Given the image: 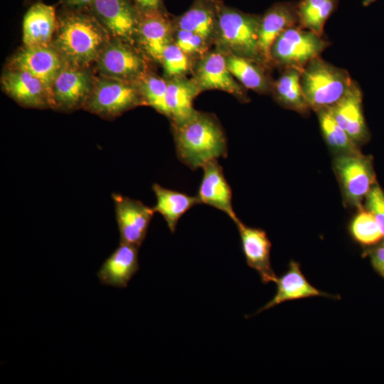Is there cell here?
I'll list each match as a JSON object with an SVG mask.
<instances>
[{
    "label": "cell",
    "mask_w": 384,
    "mask_h": 384,
    "mask_svg": "<svg viewBox=\"0 0 384 384\" xmlns=\"http://www.w3.org/2000/svg\"><path fill=\"white\" fill-rule=\"evenodd\" d=\"M371 261L375 270L384 277V245L373 252Z\"/></svg>",
    "instance_id": "obj_36"
},
{
    "label": "cell",
    "mask_w": 384,
    "mask_h": 384,
    "mask_svg": "<svg viewBox=\"0 0 384 384\" xmlns=\"http://www.w3.org/2000/svg\"><path fill=\"white\" fill-rule=\"evenodd\" d=\"M367 210L374 216L384 236V193L374 184L366 196Z\"/></svg>",
    "instance_id": "obj_34"
},
{
    "label": "cell",
    "mask_w": 384,
    "mask_h": 384,
    "mask_svg": "<svg viewBox=\"0 0 384 384\" xmlns=\"http://www.w3.org/2000/svg\"><path fill=\"white\" fill-rule=\"evenodd\" d=\"M239 231L247 265L260 275L263 283L275 282L277 278L270 263L271 242L266 233L247 226L239 218L234 222Z\"/></svg>",
    "instance_id": "obj_18"
},
{
    "label": "cell",
    "mask_w": 384,
    "mask_h": 384,
    "mask_svg": "<svg viewBox=\"0 0 384 384\" xmlns=\"http://www.w3.org/2000/svg\"><path fill=\"white\" fill-rule=\"evenodd\" d=\"M193 80L202 92L218 90L226 92L242 102L250 100L245 87L230 72L225 54L215 48L198 59L193 66Z\"/></svg>",
    "instance_id": "obj_11"
},
{
    "label": "cell",
    "mask_w": 384,
    "mask_h": 384,
    "mask_svg": "<svg viewBox=\"0 0 384 384\" xmlns=\"http://www.w3.org/2000/svg\"><path fill=\"white\" fill-rule=\"evenodd\" d=\"M174 42L191 59L197 60L209 51L210 44L195 33L176 28H174Z\"/></svg>",
    "instance_id": "obj_33"
},
{
    "label": "cell",
    "mask_w": 384,
    "mask_h": 384,
    "mask_svg": "<svg viewBox=\"0 0 384 384\" xmlns=\"http://www.w3.org/2000/svg\"><path fill=\"white\" fill-rule=\"evenodd\" d=\"M138 250L139 247L136 245L120 242L97 272L100 283L126 287L139 268Z\"/></svg>",
    "instance_id": "obj_20"
},
{
    "label": "cell",
    "mask_w": 384,
    "mask_h": 384,
    "mask_svg": "<svg viewBox=\"0 0 384 384\" xmlns=\"http://www.w3.org/2000/svg\"><path fill=\"white\" fill-rule=\"evenodd\" d=\"M329 46L330 43L324 37L312 31L298 25L291 26L284 31L272 46V66L302 70L311 60L321 56Z\"/></svg>",
    "instance_id": "obj_6"
},
{
    "label": "cell",
    "mask_w": 384,
    "mask_h": 384,
    "mask_svg": "<svg viewBox=\"0 0 384 384\" xmlns=\"http://www.w3.org/2000/svg\"><path fill=\"white\" fill-rule=\"evenodd\" d=\"M152 190L156 198L153 209L164 217L171 233L175 232L182 215L193 206L201 203L197 196L168 189L158 183L153 184Z\"/></svg>",
    "instance_id": "obj_27"
},
{
    "label": "cell",
    "mask_w": 384,
    "mask_h": 384,
    "mask_svg": "<svg viewBox=\"0 0 384 384\" xmlns=\"http://www.w3.org/2000/svg\"><path fill=\"white\" fill-rule=\"evenodd\" d=\"M225 58L228 70L242 86L260 94L270 92L272 81L267 67L257 60L234 54H225Z\"/></svg>",
    "instance_id": "obj_26"
},
{
    "label": "cell",
    "mask_w": 384,
    "mask_h": 384,
    "mask_svg": "<svg viewBox=\"0 0 384 384\" xmlns=\"http://www.w3.org/2000/svg\"><path fill=\"white\" fill-rule=\"evenodd\" d=\"M281 75L272 81L270 92L282 107L299 114H306L311 110L304 95L300 77L302 70L289 68L282 69Z\"/></svg>",
    "instance_id": "obj_25"
},
{
    "label": "cell",
    "mask_w": 384,
    "mask_h": 384,
    "mask_svg": "<svg viewBox=\"0 0 384 384\" xmlns=\"http://www.w3.org/2000/svg\"><path fill=\"white\" fill-rule=\"evenodd\" d=\"M172 21L174 28L195 33L210 43H213L217 28L215 3L194 0L185 13Z\"/></svg>",
    "instance_id": "obj_23"
},
{
    "label": "cell",
    "mask_w": 384,
    "mask_h": 384,
    "mask_svg": "<svg viewBox=\"0 0 384 384\" xmlns=\"http://www.w3.org/2000/svg\"><path fill=\"white\" fill-rule=\"evenodd\" d=\"M215 9L217 28L213 43L216 48L225 54H234L262 63L258 52L261 16L244 13L224 5L221 1L215 3Z\"/></svg>",
    "instance_id": "obj_3"
},
{
    "label": "cell",
    "mask_w": 384,
    "mask_h": 384,
    "mask_svg": "<svg viewBox=\"0 0 384 384\" xmlns=\"http://www.w3.org/2000/svg\"><path fill=\"white\" fill-rule=\"evenodd\" d=\"M144 100L149 105L166 116V95L167 79L149 71L136 82Z\"/></svg>",
    "instance_id": "obj_30"
},
{
    "label": "cell",
    "mask_w": 384,
    "mask_h": 384,
    "mask_svg": "<svg viewBox=\"0 0 384 384\" xmlns=\"http://www.w3.org/2000/svg\"><path fill=\"white\" fill-rule=\"evenodd\" d=\"M298 25L297 2H277L261 16L258 30V52L261 63L272 66L270 50L276 38L288 28Z\"/></svg>",
    "instance_id": "obj_15"
},
{
    "label": "cell",
    "mask_w": 384,
    "mask_h": 384,
    "mask_svg": "<svg viewBox=\"0 0 384 384\" xmlns=\"http://www.w3.org/2000/svg\"><path fill=\"white\" fill-rule=\"evenodd\" d=\"M202 169L203 178L196 196L200 203L222 210L233 222L236 221L238 218L232 205V190L225 179L222 166L218 160H212Z\"/></svg>",
    "instance_id": "obj_19"
},
{
    "label": "cell",
    "mask_w": 384,
    "mask_h": 384,
    "mask_svg": "<svg viewBox=\"0 0 384 384\" xmlns=\"http://www.w3.org/2000/svg\"><path fill=\"white\" fill-rule=\"evenodd\" d=\"M120 242L140 247L144 240L149 223L155 213L142 201L119 193L112 195Z\"/></svg>",
    "instance_id": "obj_14"
},
{
    "label": "cell",
    "mask_w": 384,
    "mask_h": 384,
    "mask_svg": "<svg viewBox=\"0 0 384 384\" xmlns=\"http://www.w3.org/2000/svg\"><path fill=\"white\" fill-rule=\"evenodd\" d=\"M2 90L18 104L30 108H52L50 91L46 85L31 73L9 68L1 77Z\"/></svg>",
    "instance_id": "obj_13"
},
{
    "label": "cell",
    "mask_w": 384,
    "mask_h": 384,
    "mask_svg": "<svg viewBox=\"0 0 384 384\" xmlns=\"http://www.w3.org/2000/svg\"><path fill=\"white\" fill-rule=\"evenodd\" d=\"M362 100L361 89L358 83L353 80L344 96L329 107L337 123L357 145L369 138Z\"/></svg>",
    "instance_id": "obj_17"
},
{
    "label": "cell",
    "mask_w": 384,
    "mask_h": 384,
    "mask_svg": "<svg viewBox=\"0 0 384 384\" xmlns=\"http://www.w3.org/2000/svg\"><path fill=\"white\" fill-rule=\"evenodd\" d=\"M63 62L51 44L34 47L23 46L9 59L7 67L31 73L46 85L51 95L53 82Z\"/></svg>",
    "instance_id": "obj_16"
},
{
    "label": "cell",
    "mask_w": 384,
    "mask_h": 384,
    "mask_svg": "<svg viewBox=\"0 0 384 384\" xmlns=\"http://www.w3.org/2000/svg\"><path fill=\"white\" fill-rule=\"evenodd\" d=\"M191 60L174 41L167 45L160 61L166 78L185 76L193 69Z\"/></svg>",
    "instance_id": "obj_32"
},
{
    "label": "cell",
    "mask_w": 384,
    "mask_h": 384,
    "mask_svg": "<svg viewBox=\"0 0 384 384\" xmlns=\"http://www.w3.org/2000/svg\"><path fill=\"white\" fill-rule=\"evenodd\" d=\"M166 79V117L171 120V124H180L196 111L193 107V102L201 91L193 78L181 76Z\"/></svg>",
    "instance_id": "obj_22"
},
{
    "label": "cell",
    "mask_w": 384,
    "mask_h": 384,
    "mask_svg": "<svg viewBox=\"0 0 384 384\" xmlns=\"http://www.w3.org/2000/svg\"><path fill=\"white\" fill-rule=\"evenodd\" d=\"M339 0H299L298 26L324 36V25L338 8Z\"/></svg>",
    "instance_id": "obj_28"
},
{
    "label": "cell",
    "mask_w": 384,
    "mask_h": 384,
    "mask_svg": "<svg viewBox=\"0 0 384 384\" xmlns=\"http://www.w3.org/2000/svg\"><path fill=\"white\" fill-rule=\"evenodd\" d=\"M178 159L193 170L228 154L225 132L212 114L196 111L184 122L171 124Z\"/></svg>",
    "instance_id": "obj_2"
},
{
    "label": "cell",
    "mask_w": 384,
    "mask_h": 384,
    "mask_svg": "<svg viewBox=\"0 0 384 384\" xmlns=\"http://www.w3.org/2000/svg\"><path fill=\"white\" fill-rule=\"evenodd\" d=\"M334 169L346 201L361 208L363 198L375 184L370 159L361 152L341 154L335 159Z\"/></svg>",
    "instance_id": "obj_10"
},
{
    "label": "cell",
    "mask_w": 384,
    "mask_h": 384,
    "mask_svg": "<svg viewBox=\"0 0 384 384\" xmlns=\"http://www.w3.org/2000/svg\"><path fill=\"white\" fill-rule=\"evenodd\" d=\"M56 28L57 13L55 7L41 2L33 4L23 17V46L50 45Z\"/></svg>",
    "instance_id": "obj_21"
},
{
    "label": "cell",
    "mask_w": 384,
    "mask_h": 384,
    "mask_svg": "<svg viewBox=\"0 0 384 384\" xmlns=\"http://www.w3.org/2000/svg\"><path fill=\"white\" fill-rule=\"evenodd\" d=\"M208 1L216 3V2L220 1V0H208Z\"/></svg>",
    "instance_id": "obj_39"
},
{
    "label": "cell",
    "mask_w": 384,
    "mask_h": 384,
    "mask_svg": "<svg viewBox=\"0 0 384 384\" xmlns=\"http://www.w3.org/2000/svg\"><path fill=\"white\" fill-rule=\"evenodd\" d=\"M353 238L363 245H373L383 237L374 216L368 210H361L351 225Z\"/></svg>",
    "instance_id": "obj_31"
},
{
    "label": "cell",
    "mask_w": 384,
    "mask_h": 384,
    "mask_svg": "<svg viewBox=\"0 0 384 384\" xmlns=\"http://www.w3.org/2000/svg\"><path fill=\"white\" fill-rule=\"evenodd\" d=\"M378 0H363L362 5L365 7L370 6L373 3L377 1Z\"/></svg>",
    "instance_id": "obj_38"
},
{
    "label": "cell",
    "mask_w": 384,
    "mask_h": 384,
    "mask_svg": "<svg viewBox=\"0 0 384 384\" xmlns=\"http://www.w3.org/2000/svg\"><path fill=\"white\" fill-rule=\"evenodd\" d=\"M139 12L164 9L162 0H130Z\"/></svg>",
    "instance_id": "obj_35"
},
{
    "label": "cell",
    "mask_w": 384,
    "mask_h": 384,
    "mask_svg": "<svg viewBox=\"0 0 384 384\" xmlns=\"http://www.w3.org/2000/svg\"><path fill=\"white\" fill-rule=\"evenodd\" d=\"M146 58L137 46L111 38L94 64L99 75L136 82L149 71Z\"/></svg>",
    "instance_id": "obj_7"
},
{
    "label": "cell",
    "mask_w": 384,
    "mask_h": 384,
    "mask_svg": "<svg viewBox=\"0 0 384 384\" xmlns=\"http://www.w3.org/2000/svg\"><path fill=\"white\" fill-rule=\"evenodd\" d=\"M277 292L267 304L257 311L260 313L282 302L302 298L327 295L311 286L302 274L299 265L291 262L288 271L276 282Z\"/></svg>",
    "instance_id": "obj_24"
},
{
    "label": "cell",
    "mask_w": 384,
    "mask_h": 384,
    "mask_svg": "<svg viewBox=\"0 0 384 384\" xmlns=\"http://www.w3.org/2000/svg\"><path fill=\"white\" fill-rule=\"evenodd\" d=\"M316 112L324 137L331 148L341 154L360 152L358 145L337 123L329 107Z\"/></svg>",
    "instance_id": "obj_29"
},
{
    "label": "cell",
    "mask_w": 384,
    "mask_h": 384,
    "mask_svg": "<svg viewBox=\"0 0 384 384\" xmlns=\"http://www.w3.org/2000/svg\"><path fill=\"white\" fill-rule=\"evenodd\" d=\"M95 0H61L63 8L81 9L90 5Z\"/></svg>",
    "instance_id": "obj_37"
},
{
    "label": "cell",
    "mask_w": 384,
    "mask_h": 384,
    "mask_svg": "<svg viewBox=\"0 0 384 384\" xmlns=\"http://www.w3.org/2000/svg\"><path fill=\"white\" fill-rule=\"evenodd\" d=\"M110 36L136 46L139 11L130 0H95L85 7Z\"/></svg>",
    "instance_id": "obj_9"
},
{
    "label": "cell",
    "mask_w": 384,
    "mask_h": 384,
    "mask_svg": "<svg viewBox=\"0 0 384 384\" xmlns=\"http://www.w3.org/2000/svg\"><path fill=\"white\" fill-rule=\"evenodd\" d=\"M142 105L146 104L137 82L98 75L82 109L104 118H114Z\"/></svg>",
    "instance_id": "obj_5"
},
{
    "label": "cell",
    "mask_w": 384,
    "mask_h": 384,
    "mask_svg": "<svg viewBox=\"0 0 384 384\" xmlns=\"http://www.w3.org/2000/svg\"><path fill=\"white\" fill-rule=\"evenodd\" d=\"M111 38L85 8L63 7L57 14V28L51 45L64 62L90 68Z\"/></svg>",
    "instance_id": "obj_1"
},
{
    "label": "cell",
    "mask_w": 384,
    "mask_h": 384,
    "mask_svg": "<svg viewBox=\"0 0 384 384\" xmlns=\"http://www.w3.org/2000/svg\"><path fill=\"white\" fill-rule=\"evenodd\" d=\"M95 79L90 68L63 61L52 85V108L63 111L82 108L92 90Z\"/></svg>",
    "instance_id": "obj_8"
},
{
    "label": "cell",
    "mask_w": 384,
    "mask_h": 384,
    "mask_svg": "<svg viewBox=\"0 0 384 384\" xmlns=\"http://www.w3.org/2000/svg\"><path fill=\"white\" fill-rule=\"evenodd\" d=\"M353 80L348 72L323 60H311L302 70L300 84L311 110L330 107L340 100Z\"/></svg>",
    "instance_id": "obj_4"
},
{
    "label": "cell",
    "mask_w": 384,
    "mask_h": 384,
    "mask_svg": "<svg viewBox=\"0 0 384 384\" xmlns=\"http://www.w3.org/2000/svg\"><path fill=\"white\" fill-rule=\"evenodd\" d=\"M174 26L164 9L140 12L136 45L150 59L160 63L167 45L174 41Z\"/></svg>",
    "instance_id": "obj_12"
}]
</instances>
